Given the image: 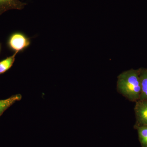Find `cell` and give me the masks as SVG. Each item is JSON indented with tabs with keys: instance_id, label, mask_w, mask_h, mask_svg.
<instances>
[{
	"instance_id": "obj_1",
	"label": "cell",
	"mask_w": 147,
	"mask_h": 147,
	"mask_svg": "<svg viewBox=\"0 0 147 147\" xmlns=\"http://www.w3.org/2000/svg\"><path fill=\"white\" fill-rule=\"evenodd\" d=\"M118 92L131 102H137L140 99L141 84L140 69H133L123 71L118 76Z\"/></svg>"
},
{
	"instance_id": "obj_2",
	"label": "cell",
	"mask_w": 147,
	"mask_h": 147,
	"mask_svg": "<svg viewBox=\"0 0 147 147\" xmlns=\"http://www.w3.org/2000/svg\"><path fill=\"white\" fill-rule=\"evenodd\" d=\"M31 43V38L24 32H13L9 35L7 40V46L14 53L24 52L30 47Z\"/></svg>"
},
{
	"instance_id": "obj_3",
	"label": "cell",
	"mask_w": 147,
	"mask_h": 147,
	"mask_svg": "<svg viewBox=\"0 0 147 147\" xmlns=\"http://www.w3.org/2000/svg\"><path fill=\"white\" fill-rule=\"evenodd\" d=\"M135 102L134 110L136 123L134 125H147V101L139 100Z\"/></svg>"
},
{
	"instance_id": "obj_4",
	"label": "cell",
	"mask_w": 147,
	"mask_h": 147,
	"mask_svg": "<svg viewBox=\"0 0 147 147\" xmlns=\"http://www.w3.org/2000/svg\"><path fill=\"white\" fill-rule=\"evenodd\" d=\"M26 5L20 0H0V15L8 10H22Z\"/></svg>"
},
{
	"instance_id": "obj_5",
	"label": "cell",
	"mask_w": 147,
	"mask_h": 147,
	"mask_svg": "<svg viewBox=\"0 0 147 147\" xmlns=\"http://www.w3.org/2000/svg\"><path fill=\"white\" fill-rule=\"evenodd\" d=\"M139 69L141 92L139 100L147 101V68H141Z\"/></svg>"
},
{
	"instance_id": "obj_6",
	"label": "cell",
	"mask_w": 147,
	"mask_h": 147,
	"mask_svg": "<svg viewBox=\"0 0 147 147\" xmlns=\"http://www.w3.org/2000/svg\"><path fill=\"white\" fill-rule=\"evenodd\" d=\"M22 98V96L18 94L13 95L5 100H0V117L6 110L14 104L16 101H20Z\"/></svg>"
},
{
	"instance_id": "obj_7",
	"label": "cell",
	"mask_w": 147,
	"mask_h": 147,
	"mask_svg": "<svg viewBox=\"0 0 147 147\" xmlns=\"http://www.w3.org/2000/svg\"><path fill=\"white\" fill-rule=\"evenodd\" d=\"M18 54L14 53L11 56L0 61V75L5 73L12 67L15 62L16 55Z\"/></svg>"
},
{
	"instance_id": "obj_8",
	"label": "cell",
	"mask_w": 147,
	"mask_h": 147,
	"mask_svg": "<svg viewBox=\"0 0 147 147\" xmlns=\"http://www.w3.org/2000/svg\"><path fill=\"white\" fill-rule=\"evenodd\" d=\"M134 127L137 130L139 142L142 147H147V125H134Z\"/></svg>"
},
{
	"instance_id": "obj_9",
	"label": "cell",
	"mask_w": 147,
	"mask_h": 147,
	"mask_svg": "<svg viewBox=\"0 0 147 147\" xmlns=\"http://www.w3.org/2000/svg\"><path fill=\"white\" fill-rule=\"evenodd\" d=\"M1 43H0V53H1Z\"/></svg>"
}]
</instances>
